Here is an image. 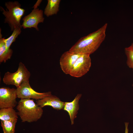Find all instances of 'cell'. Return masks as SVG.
I'll return each instance as SVG.
<instances>
[{
	"label": "cell",
	"instance_id": "obj_1",
	"mask_svg": "<svg viewBox=\"0 0 133 133\" xmlns=\"http://www.w3.org/2000/svg\"><path fill=\"white\" fill-rule=\"evenodd\" d=\"M107 26L105 23L97 30L81 37L69 50L81 54L90 55L93 53L104 40Z\"/></svg>",
	"mask_w": 133,
	"mask_h": 133
},
{
	"label": "cell",
	"instance_id": "obj_2",
	"mask_svg": "<svg viewBox=\"0 0 133 133\" xmlns=\"http://www.w3.org/2000/svg\"><path fill=\"white\" fill-rule=\"evenodd\" d=\"M16 109L17 115L23 122H36L41 118L43 112L42 108L30 99H21Z\"/></svg>",
	"mask_w": 133,
	"mask_h": 133
},
{
	"label": "cell",
	"instance_id": "obj_3",
	"mask_svg": "<svg viewBox=\"0 0 133 133\" xmlns=\"http://www.w3.org/2000/svg\"><path fill=\"white\" fill-rule=\"evenodd\" d=\"M5 5L6 8V10L0 7L1 11L5 17L4 22L8 24L11 31H13L16 27L21 29L20 21L24 14L25 9L21 8V4L17 1L6 2Z\"/></svg>",
	"mask_w": 133,
	"mask_h": 133
},
{
	"label": "cell",
	"instance_id": "obj_4",
	"mask_svg": "<svg viewBox=\"0 0 133 133\" xmlns=\"http://www.w3.org/2000/svg\"><path fill=\"white\" fill-rule=\"evenodd\" d=\"M31 73L22 62H20L17 70L12 73L6 72L3 78V83L6 85H12L19 87L23 82L29 81Z\"/></svg>",
	"mask_w": 133,
	"mask_h": 133
},
{
	"label": "cell",
	"instance_id": "obj_5",
	"mask_svg": "<svg viewBox=\"0 0 133 133\" xmlns=\"http://www.w3.org/2000/svg\"><path fill=\"white\" fill-rule=\"evenodd\" d=\"M91 64L90 55L81 54L74 64L69 74L75 77H81L89 71Z\"/></svg>",
	"mask_w": 133,
	"mask_h": 133
},
{
	"label": "cell",
	"instance_id": "obj_6",
	"mask_svg": "<svg viewBox=\"0 0 133 133\" xmlns=\"http://www.w3.org/2000/svg\"><path fill=\"white\" fill-rule=\"evenodd\" d=\"M17 98L21 99H33L36 100L52 94L50 91L43 93L36 91L31 86L29 81L24 82L17 88Z\"/></svg>",
	"mask_w": 133,
	"mask_h": 133
},
{
	"label": "cell",
	"instance_id": "obj_7",
	"mask_svg": "<svg viewBox=\"0 0 133 133\" xmlns=\"http://www.w3.org/2000/svg\"><path fill=\"white\" fill-rule=\"evenodd\" d=\"M17 89L2 87L0 88V108H13L17 104Z\"/></svg>",
	"mask_w": 133,
	"mask_h": 133
},
{
	"label": "cell",
	"instance_id": "obj_8",
	"mask_svg": "<svg viewBox=\"0 0 133 133\" xmlns=\"http://www.w3.org/2000/svg\"><path fill=\"white\" fill-rule=\"evenodd\" d=\"M43 12L42 10L39 8H34L30 14L23 18L22 27L24 29L33 27L39 31L38 24L39 23H43L44 19Z\"/></svg>",
	"mask_w": 133,
	"mask_h": 133
},
{
	"label": "cell",
	"instance_id": "obj_9",
	"mask_svg": "<svg viewBox=\"0 0 133 133\" xmlns=\"http://www.w3.org/2000/svg\"><path fill=\"white\" fill-rule=\"evenodd\" d=\"M81 55L69 50L62 54L60 59V65L61 70L65 74H69L74 64Z\"/></svg>",
	"mask_w": 133,
	"mask_h": 133
},
{
	"label": "cell",
	"instance_id": "obj_10",
	"mask_svg": "<svg viewBox=\"0 0 133 133\" xmlns=\"http://www.w3.org/2000/svg\"><path fill=\"white\" fill-rule=\"evenodd\" d=\"M36 102L42 108L46 106H50L57 110L63 108L65 104V102L61 101L58 98L52 94L42 99L37 100Z\"/></svg>",
	"mask_w": 133,
	"mask_h": 133
},
{
	"label": "cell",
	"instance_id": "obj_11",
	"mask_svg": "<svg viewBox=\"0 0 133 133\" xmlns=\"http://www.w3.org/2000/svg\"><path fill=\"white\" fill-rule=\"evenodd\" d=\"M82 95L81 94H78L72 101L65 102L63 109L68 113L72 125L73 124L74 120L76 117L79 108V101Z\"/></svg>",
	"mask_w": 133,
	"mask_h": 133
},
{
	"label": "cell",
	"instance_id": "obj_12",
	"mask_svg": "<svg viewBox=\"0 0 133 133\" xmlns=\"http://www.w3.org/2000/svg\"><path fill=\"white\" fill-rule=\"evenodd\" d=\"M5 38H2L1 29H0V62L5 63L7 61L10 59L13 53V50L10 48L7 49L4 41Z\"/></svg>",
	"mask_w": 133,
	"mask_h": 133
},
{
	"label": "cell",
	"instance_id": "obj_13",
	"mask_svg": "<svg viewBox=\"0 0 133 133\" xmlns=\"http://www.w3.org/2000/svg\"><path fill=\"white\" fill-rule=\"evenodd\" d=\"M17 113L13 108H5L0 109V119L1 120H17Z\"/></svg>",
	"mask_w": 133,
	"mask_h": 133
},
{
	"label": "cell",
	"instance_id": "obj_14",
	"mask_svg": "<svg viewBox=\"0 0 133 133\" xmlns=\"http://www.w3.org/2000/svg\"><path fill=\"white\" fill-rule=\"evenodd\" d=\"M60 0H48L44 14L47 17L56 14L59 10Z\"/></svg>",
	"mask_w": 133,
	"mask_h": 133
},
{
	"label": "cell",
	"instance_id": "obj_15",
	"mask_svg": "<svg viewBox=\"0 0 133 133\" xmlns=\"http://www.w3.org/2000/svg\"><path fill=\"white\" fill-rule=\"evenodd\" d=\"M17 121L1 120V125L3 133H15V125Z\"/></svg>",
	"mask_w": 133,
	"mask_h": 133
},
{
	"label": "cell",
	"instance_id": "obj_16",
	"mask_svg": "<svg viewBox=\"0 0 133 133\" xmlns=\"http://www.w3.org/2000/svg\"><path fill=\"white\" fill-rule=\"evenodd\" d=\"M21 28L18 27L15 28L11 35L8 38L4 39L7 49L9 50L12 43L15 42L16 39L21 32Z\"/></svg>",
	"mask_w": 133,
	"mask_h": 133
},
{
	"label": "cell",
	"instance_id": "obj_17",
	"mask_svg": "<svg viewBox=\"0 0 133 133\" xmlns=\"http://www.w3.org/2000/svg\"><path fill=\"white\" fill-rule=\"evenodd\" d=\"M125 52L127 57V64L130 68H133V43L125 49Z\"/></svg>",
	"mask_w": 133,
	"mask_h": 133
},
{
	"label": "cell",
	"instance_id": "obj_18",
	"mask_svg": "<svg viewBox=\"0 0 133 133\" xmlns=\"http://www.w3.org/2000/svg\"><path fill=\"white\" fill-rule=\"evenodd\" d=\"M42 1V0H38L35 4L34 5L33 8H37V7L39 6L40 4Z\"/></svg>",
	"mask_w": 133,
	"mask_h": 133
},
{
	"label": "cell",
	"instance_id": "obj_19",
	"mask_svg": "<svg viewBox=\"0 0 133 133\" xmlns=\"http://www.w3.org/2000/svg\"><path fill=\"white\" fill-rule=\"evenodd\" d=\"M125 133H128V128L129 122H125Z\"/></svg>",
	"mask_w": 133,
	"mask_h": 133
},
{
	"label": "cell",
	"instance_id": "obj_20",
	"mask_svg": "<svg viewBox=\"0 0 133 133\" xmlns=\"http://www.w3.org/2000/svg\"><path fill=\"white\" fill-rule=\"evenodd\" d=\"M132 69H133V68ZM132 86H133V84H132Z\"/></svg>",
	"mask_w": 133,
	"mask_h": 133
}]
</instances>
